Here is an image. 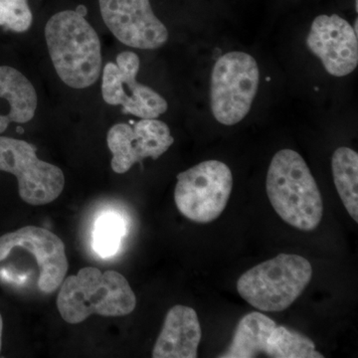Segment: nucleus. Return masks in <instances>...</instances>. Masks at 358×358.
I'll return each instance as SVG.
<instances>
[{"label":"nucleus","mask_w":358,"mask_h":358,"mask_svg":"<svg viewBox=\"0 0 358 358\" xmlns=\"http://www.w3.org/2000/svg\"><path fill=\"white\" fill-rule=\"evenodd\" d=\"M45 39L58 77L73 89L96 83L102 72L103 58L98 34L78 11H59L45 26Z\"/></svg>","instance_id":"nucleus-1"},{"label":"nucleus","mask_w":358,"mask_h":358,"mask_svg":"<svg viewBox=\"0 0 358 358\" xmlns=\"http://www.w3.org/2000/svg\"><path fill=\"white\" fill-rule=\"evenodd\" d=\"M266 192L275 213L292 227L313 231L320 225L324 215L322 193L298 152L282 150L273 157Z\"/></svg>","instance_id":"nucleus-2"},{"label":"nucleus","mask_w":358,"mask_h":358,"mask_svg":"<svg viewBox=\"0 0 358 358\" xmlns=\"http://www.w3.org/2000/svg\"><path fill=\"white\" fill-rule=\"evenodd\" d=\"M136 307V294L121 273H103L95 267H85L65 278L57 298L59 313L71 324H81L94 313L124 317Z\"/></svg>","instance_id":"nucleus-3"},{"label":"nucleus","mask_w":358,"mask_h":358,"mask_svg":"<svg viewBox=\"0 0 358 358\" xmlns=\"http://www.w3.org/2000/svg\"><path fill=\"white\" fill-rule=\"evenodd\" d=\"M313 277L307 259L294 254H279L245 272L237 291L252 307L267 313H280L300 298Z\"/></svg>","instance_id":"nucleus-4"},{"label":"nucleus","mask_w":358,"mask_h":358,"mask_svg":"<svg viewBox=\"0 0 358 358\" xmlns=\"http://www.w3.org/2000/svg\"><path fill=\"white\" fill-rule=\"evenodd\" d=\"M260 74L255 58L229 52L216 61L211 74V110L216 121L234 126L248 115L258 92Z\"/></svg>","instance_id":"nucleus-5"},{"label":"nucleus","mask_w":358,"mask_h":358,"mask_svg":"<svg viewBox=\"0 0 358 358\" xmlns=\"http://www.w3.org/2000/svg\"><path fill=\"white\" fill-rule=\"evenodd\" d=\"M232 188L229 166L219 160H206L178 174L174 201L188 220L210 223L225 210Z\"/></svg>","instance_id":"nucleus-6"},{"label":"nucleus","mask_w":358,"mask_h":358,"mask_svg":"<svg viewBox=\"0 0 358 358\" xmlns=\"http://www.w3.org/2000/svg\"><path fill=\"white\" fill-rule=\"evenodd\" d=\"M0 171L16 176L21 199L34 206L51 203L65 187L62 169L39 159L34 145L17 138L0 136Z\"/></svg>","instance_id":"nucleus-7"},{"label":"nucleus","mask_w":358,"mask_h":358,"mask_svg":"<svg viewBox=\"0 0 358 358\" xmlns=\"http://www.w3.org/2000/svg\"><path fill=\"white\" fill-rule=\"evenodd\" d=\"M11 250H18L32 263L34 285L41 293H54L62 285L68 272L65 244L53 232L36 226H25L0 236V262Z\"/></svg>","instance_id":"nucleus-8"},{"label":"nucleus","mask_w":358,"mask_h":358,"mask_svg":"<svg viewBox=\"0 0 358 358\" xmlns=\"http://www.w3.org/2000/svg\"><path fill=\"white\" fill-rule=\"evenodd\" d=\"M140 58L134 52L124 51L117 57V64L108 63L103 69V101L122 106V113L140 119H157L166 112L169 105L159 93L136 81Z\"/></svg>","instance_id":"nucleus-9"},{"label":"nucleus","mask_w":358,"mask_h":358,"mask_svg":"<svg viewBox=\"0 0 358 358\" xmlns=\"http://www.w3.org/2000/svg\"><path fill=\"white\" fill-rule=\"evenodd\" d=\"M106 26L122 44L155 50L169 40L166 25L155 16L150 0H99Z\"/></svg>","instance_id":"nucleus-10"},{"label":"nucleus","mask_w":358,"mask_h":358,"mask_svg":"<svg viewBox=\"0 0 358 358\" xmlns=\"http://www.w3.org/2000/svg\"><path fill=\"white\" fill-rule=\"evenodd\" d=\"M174 138L166 122L157 119H141L134 127L117 124L107 134L112 152L110 166L115 173H128L143 159H157L173 145Z\"/></svg>","instance_id":"nucleus-11"},{"label":"nucleus","mask_w":358,"mask_h":358,"mask_svg":"<svg viewBox=\"0 0 358 358\" xmlns=\"http://www.w3.org/2000/svg\"><path fill=\"white\" fill-rule=\"evenodd\" d=\"M308 49L322 61L329 74L345 77L358 64L357 33L341 16L320 15L313 21L307 38Z\"/></svg>","instance_id":"nucleus-12"},{"label":"nucleus","mask_w":358,"mask_h":358,"mask_svg":"<svg viewBox=\"0 0 358 358\" xmlns=\"http://www.w3.org/2000/svg\"><path fill=\"white\" fill-rule=\"evenodd\" d=\"M201 338L196 312L186 306H174L167 313L152 357L196 358Z\"/></svg>","instance_id":"nucleus-13"},{"label":"nucleus","mask_w":358,"mask_h":358,"mask_svg":"<svg viewBox=\"0 0 358 358\" xmlns=\"http://www.w3.org/2000/svg\"><path fill=\"white\" fill-rule=\"evenodd\" d=\"M37 103L38 99L31 82L15 68L0 66V134L11 122L31 121Z\"/></svg>","instance_id":"nucleus-14"},{"label":"nucleus","mask_w":358,"mask_h":358,"mask_svg":"<svg viewBox=\"0 0 358 358\" xmlns=\"http://www.w3.org/2000/svg\"><path fill=\"white\" fill-rule=\"evenodd\" d=\"M275 327L274 320L264 313H248L240 320L232 343L220 357L253 358L266 355L268 338Z\"/></svg>","instance_id":"nucleus-15"},{"label":"nucleus","mask_w":358,"mask_h":358,"mask_svg":"<svg viewBox=\"0 0 358 358\" xmlns=\"http://www.w3.org/2000/svg\"><path fill=\"white\" fill-rule=\"evenodd\" d=\"M334 185L350 217L358 222V155L352 148L336 150L331 159Z\"/></svg>","instance_id":"nucleus-16"},{"label":"nucleus","mask_w":358,"mask_h":358,"mask_svg":"<svg viewBox=\"0 0 358 358\" xmlns=\"http://www.w3.org/2000/svg\"><path fill=\"white\" fill-rule=\"evenodd\" d=\"M266 357L274 358H324L315 350V345L296 331L284 327H275L268 341Z\"/></svg>","instance_id":"nucleus-17"},{"label":"nucleus","mask_w":358,"mask_h":358,"mask_svg":"<svg viewBox=\"0 0 358 358\" xmlns=\"http://www.w3.org/2000/svg\"><path fill=\"white\" fill-rule=\"evenodd\" d=\"M124 235V220L114 212L103 214L96 221L93 232V247L101 257L115 255Z\"/></svg>","instance_id":"nucleus-18"},{"label":"nucleus","mask_w":358,"mask_h":358,"mask_svg":"<svg viewBox=\"0 0 358 358\" xmlns=\"http://www.w3.org/2000/svg\"><path fill=\"white\" fill-rule=\"evenodd\" d=\"M33 14L27 0H0V26L22 33L31 27Z\"/></svg>","instance_id":"nucleus-19"},{"label":"nucleus","mask_w":358,"mask_h":358,"mask_svg":"<svg viewBox=\"0 0 358 358\" xmlns=\"http://www.w3.org/2000/svg\"><path fill=\"white\" fill-rule=\"evenodd\" d=\"M2 331H3V320H2V315L0 313V352H1L2 346Z\"/></svg>","instance_id":"nucleus-20"}]
</instances>
